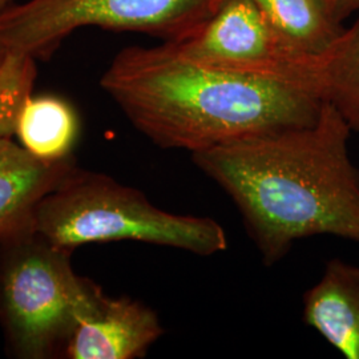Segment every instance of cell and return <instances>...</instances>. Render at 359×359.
I'll list each match as a JSON object with an SVG mask.
<instances>
[{
  "instance_id": "1",
  "label": "cell",
  "mask_w": 359,
  "mask_h": 359,
  "mask_svg": "<svg viewBox=\"0 0 359 359\" xmlns=\"http://www.w3.org/2000/svg\"><path fill=\"white\" fill-rule=\"evenodd\" d=\"M353 130L329 103L309 126L192 154L193 164L237 206L266 266L295 241L334 236L359 244V168Z\"/></svg>"
},
{
  "instance_id": "2",
  "label": "cell",
  "mask_w": 359,
  "mask_h": 359,
  "mask_svg": "<svg viewBox=\"0 0 359 359\" xmlns=\"http://www.w3.org/2000/svg\"><path fill=\"white\" fill-rule=\"evenodd\" d=\"M100 86L154 145L191 154L313 124L323 104L294 87L197 63L168 41L117 52Z\"/></svg>"
},
{
  "instance_id": "3",
  "label": "cell",
  "mask_w": 359,
  "mask_h": 359,
  "mask_svg": "<svg viewBox=\"0 0 359 359\" xmlns=\"http://www.w3.org/2000/svg\"><path fill=\"white\" fill-rule=\"evenodd\" d=\"M32 228L71 250L93 243L137 241L209 257L229 246L215 218L163 210L139 189L77 167L40 201Z\"/></svg>"
},
{
  "instance_id": "4",
  "label": "cell",
  "mask_w": 359,
  "mask_h": 359,
  "mask_svg": "<svg viewBox=\"0 0 359 359\" xmlns=\"http://www.w3.org/2000/svg\"><path fill=\"white\" fill-rule=\"evenodd\" d=\"M72 252L34 228L0 241V326L13 357H63L79 318L103 292L77 276Z\"/></svg>"
},
{
  "instance_id": "5",
  "label": "cell",
  "mask_w": 359,
  "mask_h": 359,
  "mask_svg": "<svg viewBox=\"0 0 359 359\" xmlns=\"http://www.w3.org/2000/svg\"><path fill=\"white\" fill-rule=\"evenodd\" d=\"M221 0H27L0 11V44L46 57L84 27L145 34L163 41L191 38Z\"/></svg>"
},
{
  "instance_id": "6",
  "label": "cell",
  "mask_w": 359,
  "mask_h": 359,
  "mask_svg": "<svg viewBox=\"0 0 359 359\" xmlns=\"http://www.w3.org/2000/svg\"><path fill=\"white\" fill-rule=\"evenodd\" d=\"M172 44L197 63L281 83L322 100L318 57L293 48L252 0H221L194 35Z\"/></svg>"
},
{
  "instance_id": "7",
  "label": "cell",
  "mask_w": 359,
  "mask_h": 359,
  "mask_svg": "<svg viewBox=\"0 0 359 359\" xmlns=\"http://www.w3.org/2000/svg\"><path fill=\"white\" fill-rule=\"evenodd\" d=\"M164 334L154 309L102 292L76 322L63 351L68 359H136Z\"/></svg>"
},
{
  "instance_id": "8",
  "label": "cell",
  "mask_w": 359,
  "mask_h": 359,
  "mask_svg": "<svg viewBox=\"0 0 359 359\" xmlns=\"http://www.w3.org/2000/svg\"><path fill=\"white\" fill-rule=\"evenodd\" d=\"M75 168L74 154L44 161L13 139H0V241L32 228L40 201Z\"/></svg>"
},
{
  "instance_id": "9",
  "label": "cell",
  "mask_w": 359,
  "mask_h": 359,
  "mask_svg": "<svg viewBox=\"0 0 359 359\" xmlns=\"http://www.w3.org/2000/svg\"><path fill=\"white\" fill-rule=\"evenodd\" d=\"M304 320L345 358L359 359V266L327 261L321 280L304 295Z\"/></svg>"
},
{
  "instance_id": "10",
  "label": "cell",
  "mask_w": 359,
  "mask_h": 359,
  "mask_svg": "<svg viewBox=\"0 0 359 359\" xmlns=\"http://www.w3.org/2000/svg\"><path fill=\"white\" fill-rule=\"evenodd\" d=\"M293 48L313 57L327 51L345 29L323 0H252Z\"/></svg>"
},
{
  "instance_id": "11",
  "label": "cell",
  "mask_w": 359,
  "mask_h": 359,
  "mask_svg": "<svg viewBox=\"0 0 359 359\" xmlns=\"http://www.w3.org/2000/svg\"><path fill=\"white\" fill-rule=\"evenodd\" d=\"M79 117L65 99L52 95L31 97L19 117V144L39 160L59 161L72 156Z\"/></svg>"
},
{
  "instance_id": "12",
  "label": "cell",
  "mask_w": 359,
  "mask_h": 359,
  "mask_svg": "<svg viewBox=\"0 0 359 359\" xmlns=\"http://www.w3.org/2000/svg\"><path fill=\"white\" fill-rule=\"evenodd\" d=\"M323 103L333 105L359 133V16L318 57Z\"/></svg>"
},
{
  "instance_id": "13",
  "label": "cell",
  "mask_w": 359,
  "mask_h": 359,
  "mask_svg": "<svg viewBox=\"0 0 359 359\" xmlns=\"http://www.w3.org/2000/svg\"><path fill=\"white\" fill-rule=\"evenodd\" d=\"M32 55L6 51L0 63V139H13L38 75Z\"/></svg>"
},
{
  "instance_id": "14",
  "label": "cell",
  "mask_w": 359,
  "mask_h": 359,
  "mask_svg": "<svg viewBox=\"0 0 359 359\" xmlns=\"http://www.w3.org/2000/svg\"><path fill=\"white\" fill-rule=\"evenodd\" d=\"M337 19L344 22L350 15L359 11V0H323Z\"/></svg>"
},
{
  "instance_id": "15",
  "label": "cell",
  "mask_w": 359,
  "mask_h": 359,
  "mask_svg": "<svg viewBox=\"0 0 359 359\" xmlns=\"http://www.w3.org/2000/svg\"><path fill=\"white\" fill-rule=\"evenodd\" d=\"M13 3V0H0V11L3 10V8H6L7 6H10Z\"/></svg>"
},
{
  "instance_id": "16",
  "label": "cell",
  "mask_w": 359,
  "mask_h": 359,
  "mask_svg": "<svg viewBox=\"0 0 359 359\" xmlns=\"http://www.w3.org/2000/svg\"><path fill=\"white\" fill-rule=\"evenodd\" d=\"M6 51H7V50H6V48H4L1 44H0V63H1L3 57H4V55H6Z\"/></svg>"
}]
</instances>
